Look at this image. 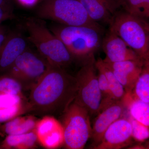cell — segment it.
<instances>
[{
  "label": "cell",
  "instance_id": "1f68e13d",
  "mask_svg": "<svg viewBox=\"0 0 149 149\" xmlns=\"http://www.w3.org/2000/svg\"><path fill=\"white\" fill-rule=\"evenodd\" d=\"M145 147H146V149H149V143L145 146Z\"/></svg>",
  "mask_w": 149,
  "mask_h": 149
},
{
  "label": "cell",
  "instance_id": "3957f363",
  "mask_svg": "<svg viewBox=\"0 0 149 149\" xmlns=\"http://www.w3.org/2000/svg\"><path fill=\"white\" fill-rule=\"evenodd\" d=\"M50 29L61 40L75 61L83 63L101 48L103 27L58 24Z\"/></svg>",
  "mask_w": 149,
  "mask_h": 149
},
{
  "label": "cell",
  "instance_id": "9a60e30c",
  "mask_svg": "<svg viewBox=\"0 0 149 149\" xmlns=\"http://www.w3.org/2000/svg\"><path fill=\"white\" fill-rule=\"evenodd\" d=\"M143 63L144 61L140 59L108 63L126 93H129L132 92L136 85Z\"/></svg>",
  "mask_w": 149,
  "mask_h": 149
},
{
  "label": "cell",
  "instance_id": "30bf717a",
  "mask_svg": "<svg viewBox=\"0 0 149 149\" xmlns=\"http://www.w3.org/2000/svg\"><path fill=\"white\" fill-rule=\"evenodd\" d=\"M35 131L38 142L44 148L56 149L63 146L64 132L62 125L53 116H44L37 122Z\"/></svg>",
  "mask_w": 149,
  "mask_h": 149
},
{
  "label": "cell",
  "instance_id": "cb8c5ba5",
  "mask_svg": "<svg viewBox=\"0 0 149 149\" xmlns=\"http://www.w3.org/2000/svg\"><path fill=\"white\" fill-rule=\"evenodd\" d=\"M128 120L132 127L133 139L139 142H143L149 139V127L142 124L128 115Z\"/></svg>",
  "mask_w": 149,
  "mask_h": 149
},
{
  "label": "cell",
  "instance_id": "7402d4cb",
  "mask_svg": "<svg viewBox=\"0 0 149 149\" xmlns=\"http://www.w3.org/2000/svg\"><path fill=\"white\" fill-rule=\"evenodd\" d=\"M23 85L16 78L7 74L0 75V93L20 96L23 97Z\"/></svg>",
  "mask_w": 149,
  "mask_h": 149
},
{
  "label": "cell",
  "instance_id": "5b68a950",
  "mask_svg": "<svg viewBox=\"0 0 149 149\" xmlns=\"http://www.w3.org/2000/svg\"><path fill=\"white\" fill-rule=\"evenodd\" d=\"M37 17L67 26L102 27L88 16L79 0H42L36 10Z\"/></svg>",
  "mask_w": 149,
  "mask_h": 149
},
{
  "label": "cell",
  "instance_id": "603a6c76",
  "mask_svg": "<svg viewBox=\"0 0 149 149\" xmlns=\"http://www.w3.org/2000/svg\"><path fill=\"white\" fill-rule=\"evenodd\" d=\"M27 112H29L28 102L26 104L23 102L19 104L0 109V123L7 122Z\"/></svg>",
  "mask_w": 149,
  "mask_h": 149
},
{
  "label": "cell",
  "instance_id": "44dd1931",
  "mask_svg": "<svg viewBox=\"0 0 149 149\" xmlns=\"http://www.w3.org/2000/svg\"><path fill=\"white\" fill-rule=\"evenodd\" d=\"M120 6L128 13L140 18H149V0H119Z\"/></svg>",
  "mask_w": 149,
  "mask_h": 149
},
{
  "label": "cell",
  "instance_id": "52a82bcc",
  "mask_svg": "<svg viewBox=\"0 0 149 149\" xmlns=\"http://www.w3.org/2000/svg\"><path fill=\"white\" fill-rule=\"evenodd\" d=\"M96 61L94 55L89 58L75 76L77 90L74 102L87 110L90 116L98 114L102 100Z\"/></svg>",
  "mask_w": 149,
  "mask_h": 149
},
{
  "label": "cell",
  "instance_id": "7c38bea8",
  "mask_svg": "<svg viewBox=\"0 0 149 149\" xmlns=\"http://www.w3.org/2000/svg\"><path fill=\"white\" fill-rule=\"evenodd\" d=\"M126 108L122 100L107 107L97 115L92 127L93 147L101 141L104 133L115 121L123 116Z\"/></svg>",
  "mask_w": 149,
  "mask_h": 149
},
{
  "label": "cell",
  "instance_id": "9c48e42d",
  "mask_svg": "<svg viewBox=\"0 0 149 149\" xmlns=\"http://www.w3.org/2000/svg\"><path fill=\"white\" fill-rule=\"evenodd\" d=\"M133 139L131 123L127 117L120 118L108 128L94 149H120L131 145Z\"/></svg>",
  "mask_w": 149,
  "mask_h": 149
},
{
  "label": "cell",
  "instance_id": "d6986e66",
  "mask_svg": "<svg viewBox=\"0 0 149 149\" xmlns=\"http://www.w3.org/2000/svg\"><path fill=\"white\" fill-rule=\"evenodd\" d=\"M38 141L35 129L31 132L19 135H7L1 147L4 149H31L35 148Z\"/></svg>",
  "mask_w": 149,
  "mask_h": 149
},
{
  "label": "cell",
  "instance_id": "277c9868",
  "mask_svg": "<svg viewBox=\"0 0 149 149\" xmlns=\"http://www.w3.org/2000/svg\"><path fill=\"white\" fill-rule=\"evenodd\" d=\"M109 29L145 61L149 59V23L146 19L125 11H118L109 24Z\"/></svg>",
  "mask_w": 149,
  "mask_h": 149
},
{
  "label": "cell",
  "instance_id": "f546056e",
  "mask_svg": "<svg viewBox=\"0 0 149 149\" xmlns=\"http://www.w3.org/2000/svg\"><path fill=\"white\" fill-rule=\"evenodd\" d=\"M0 6H13L12 0H0Z\"/></svg>",
  "mask_w": 149,
  "mask_h": 149
},
{
  "label": "cell",
  "instance_id": "f1b7e54d",
  "mask_svg": "<svg viewBox=\"0 0 149 149\" xmlns=\"http://www.w3.org/2000/svg\"><path fill=\"white\" fill-rule=\"evenodd\" d=\"M22 5L26 6H33L37 2L38 0H17Z\"/></svg>",
  "mask_w": 149,
  "mask_h": 149
},
{
  "label": "cell",
  "instance_id": "ffe728a7",
  "mask_svg": "<svg viewBox=\"0 0 149 149\" xmlns=\"http://www.w3.org/2000/svg\"><path fill=\"white\" fill-rule=\"evenodd\" d=\"M131 93L138 99L149 102V59L144 61L142 71Z\"/></svg>",
  "mask_w": 149,
  "mask_h": 149
},
{
  "label": "cell",
  "instance_id": "d4e9b609",
  "mask_svg": "<svg viewBox=\"0 0 149 149\" xmlns=\"http://www.w3.org/2000/svg\"><path fill=\"white\" fill-rule=\"evenodd\" d=\"M24 102L20 96L0 93V109L7 108Z\"/></svg>",
  "mask_w": 149,
  "mask_h": 149
},
{
  "label": "cell",
  "instance_id": "83f0119b",
  "mask_svg": "<svg viewBox=\"0 0 149 149\" xmlns=\"http://www.w3.org/2000/svg\"><path fill=\"white\" fill-rule=\"evenodd\" d=\"M9 33L6 27L1 24L0 25V48L3 44Z\"/></svg>",
  "mask_w": 149,
  "mask_h": 149
},
{
  "label": "cell",
  "instance_id": "5bb4252c",
  "mask_svg": "<svg viewBox=\"0 0 149 149\" xmlns=\"http://www.w3.org/2000/svg\"><path fill=\"white\" fill-rule=\"evenodd\" d=\"M93 21L109 25L121 7L119 0H79Z\"/></svg>",
  "mask_w": 149,
  "mask_h": 149
},
{
  "label": "cell",
  "instance_id": "484cf974",
  "mask_svg": "<svg viewBox=\"0 0 149 149\" xmlns=\"http://www.w3.org/2000/svg\"><path fill=\"white\" fill-rule=\"evenodd\" d=\"M97 70L98 80L99 87L102 96V101L104 100L108 97L110 93L109 83L106 76L101 70ZM101 101V102H102Z\"/></svg>",
  "mask_w": 149,
  "mask_h": 149
},
{
  "label": "cell",
  "instance_id": "2e32d148",
  "mask_svg": "<svg viewBox=\"0 0 149 149\" xmlns=\"http://www.w3.org/2000/svg\"><path fill=\"white\" fill-rule=\"evenodd\" d=\"M95 65L97 69L102 71L106 76L110 88L108 97L101 103L99 111L100 112L111 104L122 100L126 94V92L116 77L108 63L104 61L103 59L99 58L96 61Z\"/></svg>",
  "mask_w": 149,
  "mask_h": 149
},
{
  "label": "cell",
  "instance_id": "8992f818",
  "mask_svg": "<svg viewBox=\"0 0 149 149\" xmlns=\"http://www.w3.org/2000/svg\"><path fill=\"white\" fill-rule=\"evenodd\" d=\"M61 117L65 148H84L92 134L90 115L88 111L73 101Z\"/></svg>",
  "mask_w": 149,
  "mask_h": 149
},
{
  "label": "cell",
  "instance_id": "4dcf8cb0",
  "mask_svg": "<svg viewBox=\"0 0 149 149\" xmlns=\"http://www.w3.org/2000/svg\"><path fill=\"white\" fill-rule=\"evenodd\" d=\"M127 149H146L145 146L141 145V144H138V145H134L128 147V148Z\"/></svg>",
  "mask_w": 149,
  "mask_h": 149
},
{
  "label": "cell",
  "instance_id": "6da1fadb",
  "mask_svg": "<svg viewBox=\"0 0 149 149\" xmlns=\"http://www.w3.org/2000/svg\"><path fill=\"white\" fill-rule=\"evenodd\" d=\"M77 90L75 77L64 68L49 64L31 89L29 112L43 116L62 115L74 101Z\"/></svg>",
  "mask_w": 149,
  "mask_h": 149
},
{
  "label": "cell",
  "instance_id": "ba28073f",
  "mask_svg": "<svg viewBox=\"0 0 149 149\" xmlns=\"http://www.w3.org/2000/svg\"><path fill=\"white\" fill-rule=\"evenodd\" d=\"M49 63L39 53L29 47L16 59L6 74L16 78L25 89L37 83L47 71Z\"/></svg>",
  "mask_w": 149,
  "mask_h": 149
},
{
  "label": "cell",
  "instance_id": "4316f807",
  "mask_svg": "<svg viewBox=\"0 0 149 149\" xmlns=\"http://www.w3.org/2000/svg\"><path fill=\"white\" fill-rule=\"evenodd\" d=\"M13 12V6H0V25L3 22L14 17Z\"/></svg>",
  "mask_w": 149,
  "mask_h": 149
},
{
  "label": "cell",
  "instance_id": "7a4b0ae2",
  "mask_svg": "<svg viewBox=\"0 0 149 149\" xmlns=\"http://www.w3.org/2000/svg\"><path fill=\"white\" fill-rule=\"evenodd\" d=\"M24 26L28 34L27 39L50 64L65 69L75 61L64 44L47 27L43 19L28 17Z\"/></svg>",
  "mask_w": 149,
  "mask_h": 149
},
{
  "label": "cell",
  "instance_id": "8fae6325",
  "mask_svg": "<svg viewBox=\"0 0 149 149\" xmlns=\"http://www.w3.org/2000/svg\"><path fill=\"white\" fill-rule=\"evenodd\" d=\"M101 48L106 55L103 60L108 63L141 59L120 37L110 29L103 38Z\"/></svg>",
  "mask_w": 149,
  "mask_h": 149
},
{
  "label": "cell",
  "instance_id": "4fadbf2b",
  "mask_svg": "<svg viewBox=\"0 0 149 149\" xmlns=\"http://www.w3.org/2000/svg\"><path fill=\"white\" fill-rule=\"evenodd\" d=\"M28 47L27 40L21 33L10 32L0 48V72H6Z\"/></svg>",
  "mask_w": 149,
  "mask_h": 149
},
{
  "label": "cell",
  "instance_id": "ac0fdd59",
  "mask_svg": "<svg viewBox=\"0 0 149 149\" xmlns=\"http://www.w3.org/2000/svg\"><path fill=\"white\" fill-rule=\"evenodd\" d=\"M37 122L33 116H19L6 122L1 128L7 135L24 134L35 130Z\"/></svg>",
  "mask_w": 149,
  "mask_h": 149
},
{
  "label": "cell",
  "instance_id": "e0dca14e",
  "mask_svg": "<svg viewBox=\"0 0 149 149\" xmlns=\"http://www.w3.org/2000/svg\"><path fill=\"white\" fill-rule=\"evenodd\" d=\"M122 101L129 115L149 127V102L136 97L131 92L126 93Z\"/></svg>",
  "mask_w": 149,
  "mask_h": 149
}]
</instances>
